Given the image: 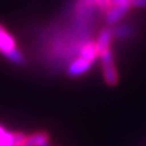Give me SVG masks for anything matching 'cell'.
<instances>
[{
	"instance_id": "cell-3",
	"label": "cell",
	"mask_w": 146,
	"mask_h": 146,
	"mask_svg": "<svg viewBox=\"0 0 146 146\" xmlns=\"http://www.w3.org/2000/svg\"><path fill=\"white\" fill-rule=\"evenodd\" d=\"M92 64H94L92 62L87 60V59L82 58V56H77L67 66V74L73 78L80 77V76L87 73Z\"/></svg>"
},
{
	"instance_id": "cell-2",
	"label": "cell",
	"mask_w": 146,
	"mask_h": 146,
	"mask_svg": "<svg viewBox=\"0 0 146 146\" xmlns=\"http://www.w3.org/2000/svg\"><path fill=\"white\" fill-rule=\"evenodd\" d=\"M101 58V68H103V76L104 80L108 85L114 86L118 83V71H117L115 63H114L113 53L106 51L104 54H100Z\"/></svg>"
},
{
	"instance_id": "cell-11",
	"label": "cell",
	"mask_w": 146,
	"mask_h": 146,
	"mask_svg": "<svg viewBox=\"0 0 146 146\" xmlns=\"http://www.w3.org/2000/svg\"><path fill=\"white\" fill-rule=\"evenodd\" d=\"M111 1H113V5H128L132 8L133 0H111Z\"/></svg>"
},
{
	"instance_id": "cell-14",
	"label": "cell",
	"mask_w": 146,
	"mask_h": 146,
	"mask_svg": "<svg viewBox=\"0 0 146 146\" xmlns=\"http://www.w3.org/2000/svg\"><path fill=\"white\" fill-rule=\"evenodd\" d=\"M45 146H51V145H50V144H48V145H45Z\"/></svg>"
},
{
	"instance_id": "cell-9",
	"label": "cell",
	"mask_w": 146,
	"mask_h": 146,
	"mask_svg": "<svg viewBox=\"0 0 146 146\" xmlns=\"http://www.w3.org/2000/svg\"><path fill=\"white\" fill-rule=\"evenodd\" d=\"M95 7L100 10L101 13H106L111 7H113V1L111 0H94Z\"/></svg>"
},
{
	"instance_id": "cell-8",
	"label": "cell",
	"mask_w": 146,
	"mask_h": 146,
	"mask_svg": "<svg viewBox=\"0 0 146 146\" xmlns=\"http://www.w3.org/2000/svg\"><path fill=\"white\" fill-rule=\"evenodd\" d=\"M18 132L8 131L4 126L0 124V146H14L17 141Z\"/></svg>"
},
{
	"instance_id": "cell-4",
	"label": "cell",
	"mask_w": 146,
	"mask_h": 146,
	"mask_svg": "<svg viewBox=\"0 0 146 146\" xmlns=\"http://www.w3.org/2000/svg\"><path fill=\"white\" fill-rule=\"evenodd\" d=\"M111 40H113L111 28L104 27L100 31V33L98 36V40H96V45H98V49H99V56H100V54H104L106 51L111 50Z\"/></svg>"
},
{
	"instance_id": "cell-5",
	"label": "cell",
	"mask_w": 146,
	"mask_h": 146,
	"mask_svg": "<svg viewBox=\"0 0 146 146\" xmlns=\"http://www.w3.org/2000/svg\"><path fill=\"white\" fill-rule=\"evenodd\" d=\"M129 9H131V7H128V5H113L105 13L106 23L108 25H115V23H118L127 14V12Z\"/></svg>"
},
{
	"instance_id": "cell-10",
	"label": "cell",
	"mask_w": 146,
	"mask_h": 146,
	"mask_svg": "<svg viewBox=\"0 0 146 146\" xmlns=\"http://www.w3.org/2000/svg\"><path fill=\"white\" fill-rule=\"evenodd\" d=\"M26 136H27V135L23 133V132H18L17 133V141H15L14 146H26V144H25Z\"/></svg>"
},
{
	"instance_id": "cell-1",
	"label": "cell",
	"mask_w": 146,
	"mask_h": 146,
	"mask_svg": "<svg viewBox=\"0 0 146 146\" xmlns=\"http://www.w3.org/2000/svg\"><path fill=\"white\" fill-rule=\"evenodd\" d=\"M0 54L15 66H23L26 63V58L22 51L18 49L14 36L1 23H0Z\"/></svg>"
},
{
	"instance_id": "cell-12",
	"label": "cell",
	"mask_w": 146,
	"mask_h": 146,
	"mask_svg": "<svg viewBox=\"0 0 146 146\" xmlns=\"http://www.w3.org/2000/svg\"><path fill=\"white\" fill-rule=\"evenodd\" d=\"M132 7H135V8H146V0H133Z\"/></svg>"
},
{
	"instance_id": "cell-7",
	"label": "cell",
	"mask_w": 146,
	"mask_h": 146,
	"mask_svg": "<svg viewBox=\"0 0 146 146\" xmlns=\"http://www.w3.org/2000/svg\"><path fill=\"white\" fill-rule=\"evenodd\" d=\"M111 32H113V37L124 40V38H129L133 36L135 28L129 23H122V25H118L114 28H111Z\"/></svg>"
},
{
	"instance_id": "cell-13",
	"label": "cell",
	"mask_w": 146,
	"mask_h": 146,
	"mask_svg": "<svg viewBox=\"0 0 146 146\" xmlns=\"http://www.w3.org/2000/svg\"><path fill=\"white\" fill-rule=\"evenodd\" d=\"M86 3H87L88 5H92V7H95V3H94V0H85Z\"/></svg>"
},
{
	"instance_id": "cell-6",
	"label": "cell",
	"mask_w": 146,
	"mask_h": 146,
	"mask_svg": "<svg viewBox=\"0 0 146 146\" xmlns=\"http://www.w3.org/2000/svg\"><path fill=\"white\" fill-rule=\"evenodd\" d=\"M50 141V136L48 132L37 131L31 135H27L25 140L26 146H45Z\"/></svg>"
}]
</instances>
